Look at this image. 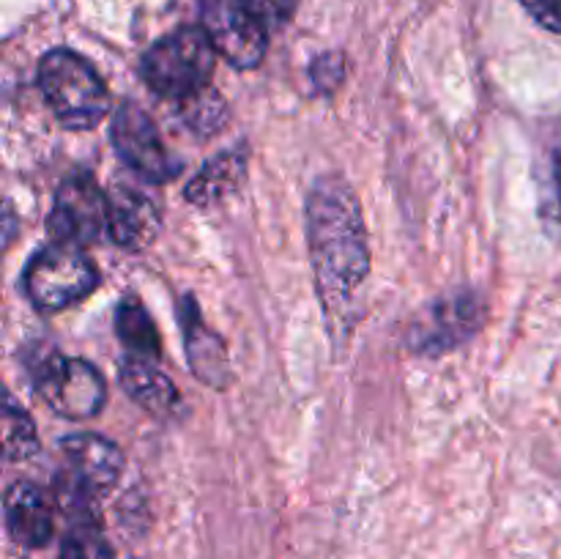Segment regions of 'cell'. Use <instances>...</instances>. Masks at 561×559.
Wrapping results in <instances>:
<instances>
[{"mask_svg": "<svg viewBox=\"0 0 561 559\" xmlns=\"http://www.w3.org/2000/svg\"><path fill=\"white\" fill-rule=\"evenodd\" d=\"M110 230L107 236L121 250H146L162 228V208L148 192L137 186L118 184L107 192Z\"/></svg>", "mask_w": 561, "mask_h": 559, "instance_id": "8fae6325", "label": "cell"}, {"mask_svg": "<svg viewBox=\"0 0 561 559\" xmlns=\"http://www.w3.org/2000/svg\"><path fill=\"white\" fill-rule=\"evenodd\" d=\"M66 469L58 475V493L64 507L80 510L88 515V507L99 497L118 486L124 471V453L115 442L99 433H71L60 442Z\"/></svg>", "mask_w": 561, "mask_h": 559, "instance_id": "5b68a950", "label": "cell"}, {"mask_svg": "<svg viewBox=\"0 0 561 559\" xmlns=\"http://www.w3.org/2000/svg\"><path fill=\"white\" fill-rule=\"evenodd\" d=\"M201 16L214 47L230 66H261L268 49V27L274 25L266 0H201Z\"/></svg>", "mask_w": 561, "mask_h": 559, "instance_id": "8992f818", "label": "cell"}, {"mask_svg": "<svg viewBox=\"0 0 561 559\" xmlns=\"http://www.w3.org/2000/svg\"><path fill=\"white\" fill-rule=\"evenodd\" d=\"M181 329H184V343H186V360H190L192 373L201 378L203 384L214 389L228 387L230 381V362L228 351H225L222 338L208 323L203 321L201 307L192 296H186L179 305Z\"/></svg>", "mask_w": 561, "mask_h": 559, "instance_id": "4fadbf2b", "label": "cell"}, {"mask_svg": "<svg viewBox=\"0 0 561 559\" xmlns=\"http://www.w3.org/2000/svg\"><path fill=\"white\" fill-rule=\"evenodd\" d=\"M310 75H312V82H316L318 91H321V93H332L334 88H337L340 82H343V77H345L343 55H337V53L321 55V58H318L316 64H312Z\"/></svg>", "mask_w": 561, "mask_h": 559, "instance_id": "ffe728a7", "label": "cell"}, {"mask_svg": "<svg viewBox=\"0 0 561 559\" xmlns=\"http://www.w3.org/2000/svg\"><path fill=\"white\" fill-rule=\"evenodd\" d=\"M58 559H115L113 546L104 537L102 526L96 524V518L91 515H82L71 524V529L66 532L64 543H60V557Z\"/></svg>", "mask_w": 561, "mask_h": 559, "instance_id": "d6986e66", "label": "cell"}, {"mask_svg": "<svg viewBox=\"0 0 561 559\" xmlns=\"http://www.w3.org/2000/svg\"><path fill=\"white\" fill-rule=\"evenodd\" d=\"M485 321V301L471 290H455L433 301L411 323V349L420 354L438 356L458 349L477 334Z\"/></svg>", "mask_w": 561, "mask_h": 559, "instance_id": "30bf717a", "label": "cell"}, {"mask_svg": "<svg viewBox=\"0 0 561 559\" xmlns=\"http://www.w3.org/2000/svg\"><path fill=\"white\" fill-rule=\"evenodd\" d=\"M99 285V269L80 247L49 244L27 261L22 288L36 310L58 312L91 296Z\"/></svg>", "mask_w": 561, "mask_h": 559, "instance_id": "277c9868", "label": "cell"}, {"mask_svg": "<svg viewBox=\"0 0 561 559\" xmlns=\"http://www.w3.org/2000/svg\"><path fill=\"white\" fill-rule=\"evenodd\" d=\"M5 529L22 548H44L55 535V513L47 493L31 480H16L3 497Z\"/></svg>", "mask_w": 561, "mask_h": 559, "instance_id": "7c38bea8", "label": "cell"}, {"mask_svg": "<svg viewBox=\"0 0 561 559\" xmlns=\"http://www.w3.org/2000/svg\"><path fill=\"white\" fill-rule=\"evenodd\" d=\"M217 47L203 25H184L159 38L142 55L140 75L146 85L162 99L184 102L192 93L211 85L217 69Z\"/></svg>", "mask_w": 561, "mask_h": 559, "instance_id": "3957f363", "label": "cell"}, {"mask_svg": "<svg viewBox=\"0 0 561 559\" xmlns=\"http://www.w3.org/2000/svg\"><path fill=\"white\" fill-rule=\"evenodd\" d=\"M38 431L33 417L16 403L11 392H5L3 406V458L9 464H20V460L33 458L38 453Z\"/></svg>", "mask_w": 561, "mask_h": 559, "instance_id": "e0dca14e", "label": "cell"}, {"mask_svg": "<svg viewBox=\"0 0 561 559\" xmlns=\"http://www.w3.org/2000/svg\"><path fill=\"white\" fill-rule=\"evenodd\" d=\"M115 334L131 354L146 356V360L162 356V340H159L157 323H153L146 305L137 296H124L115 307Z\"/></svg>", "mask_w": 561, "mask_h": 559, "instance_id": "2e32d148", "label": "cell"}, {"mask_svg": "<svg viewBox=\"0 0 561 559\" xmlns=\"http://www.w3.org/2000/svg\"><path fill=\"white\" fill-rule=\"evenodd\" d=\"M247 181V148L236 146L230 151L208 159L195 179L186 184L184 197L197 208H211L228 201Z\"/></svg>", "mask_w": 561, "mask_h": 559, "instance_id": "5bb4252c", "label": "cell"}, {"mask_svg": "<svg viewBox=\"0 0 561 559\" xmlns=\"http://www.w3.org/2000/svg\"><path fill=\"white\" fill-rule=\"evenodd\" d=\"M307 250L334 338L348 332L356 294L370 274V244L359 197L343 175L312 181L305 203Z\"/></svg>", "mask_w": 561, "mask_h": 559, "instance_id": "6da1fadb", "label": "cell"}, {"mask_svg": "<svg viewBox=\"0 0 561 559\" xmlns=\"http://www.w3.org/2000/svg\"><path fill=\"white\" fill-rule=\"evenodd\" d=\"M110 140L121 162L148 184H168L181 173V162L164 146L159 126L137 102L115 107L110 121Z\"/></svg>", "mask_w": 561, "mask_h": 559, "instance_id": "ba28073f", "label": "cell"}, {"mask_svg": "<svg viewBox=\"0 0 561 559\" xmlns=\"http://www.w3.org/2000/svg\"><path fill=\"white\" fill-rule=\"evenodd\" d=\"M53 241L85 247L102 241L110 230V197L91 173H75L58 186L47 217Z\"/></svg>", "mask_w": 561, "mask_h": 559, "instance_id": "9c48e42d", "label": "cell"}, {"mask_svg": "<svg viewBox=\"0 0 561 559\" xmlns=\"http://www.w3.org/2000/svg\"><path fill=\"white\" fill-rule=\"evenodd\" d=\"M179 113L181 121L192 132H197L201 137H208L225 126V121H228V104H225L222 93H217L208 85L201 93H192L190 99L179 102Z\"/></svg>", "mask_w": 561, "mask_h": 559, "instance_id": "ac0fdd59", "label": "cell"}, {"mask_svg": "<svg viewBox=\"0 0 561 559\" xmlns=\"http://www.w3.org/2000/svg\"><path fill=\"white\" fill-rule=\"evenodd\" d=\"M33 384L49 411L66 420H91L107 403V381L96 365L58 351H44L38 356Z\"/></svg>", "mask_w": 561, "mask_h": 559, "instance_id": "52a82bcc", "label": "cell"}, {"mask_svg": "<svg viewBox=\"0 0 561 559\" xmlns=\"http://www.w3.org/2000/svg\"><path fill=\"white\" fill-rule=\"evenodd\" d=\"M38 88L49 110L66 129H93L110 113V91L91 60L66 47H55L38 60Z\"/></svg>", "mask_w": 561, "mask_h": 559, "instance_id": "7a4b0ae2", "label": "cell"}, {"mask_svg": "<svg viewBox=\"0 0 561 559\" xmlns=\"http://www.w3.org/2000/svg\"><path fill=\"white\" fill-rule=\"evenodd\" d=\"M118 381L124 392L148 414L168 417L179 406L175 384L153 365V360H146V356H124L118 367Z\"/></svg>", "mask_w": 561, "mask_h": 559, "instance_id": "9a60e30c", "label": "cell"}, {"mask_svg": "<svg viewBox=\"0 0 561 559\" xmlns=\"http://www.w3.org/2000/svg\"><path fill=\"white\" fill-rule=\"evenodd\" d=\"M266 5H268V11H272V20L283 22V20H288V16H290L296 0H266Z\"/></svg>", "mask_w": 561, "mask_h": 559, "instance_id": "7402d4cb", "label": "cell"}, {"mask_svg": "<svg viewBox=\"0 0 561 559\" xmlns=\"http://www.w3.org/2000/svg\"><path fill=\"white\" fill-rule=\"evenodd\" d=\"M546 31L561 33V0H518Z\"/></svg>", "mask_w": 561, "mask_h": 559, "instance_id": "44dd1931", "label": "cell"}]
</instances>
